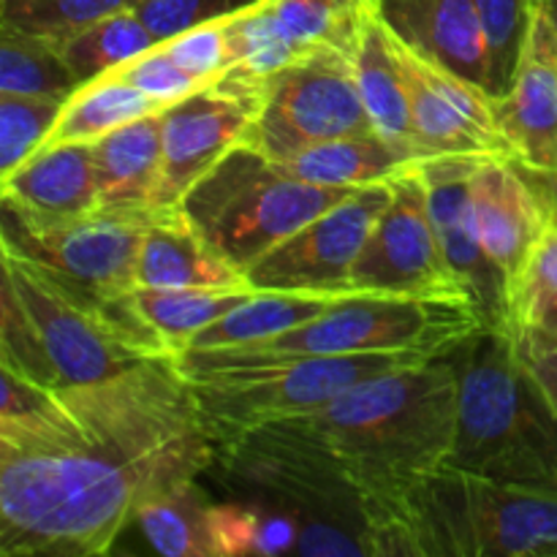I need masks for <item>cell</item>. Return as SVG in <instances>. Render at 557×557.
<instances>
[{"instance_id":"cell-37","label":"cell","mask_w":557,"mask_h":557,"mask_svg":"<svg viewBox=\"0 0 557 557\" xmlns=\"http://www.w3.org/2000/svg\"><path fill=\"white\" fill-rule=\"evenodd\" d=\"M112 76L131 82L134 87H139L145 96H150L152 101H158L161 107H172V103L183 101L190 92L199 90L207 82H199L196 76H190L161 44H156L152 49L141 52L139 58L128 60V63L117 65L114 71H109Z\"/></svg>"},{"instance_id":"cell-5","label":"cell","mask_w":557,"mask_h":557,"mask_svg":"<svg viewBox=\"0 0 557 557\" xmlns=\"http://www.w3.org/2000/svg\"><path fill=\"white\" fill-rule=\"evenodd\" d=\"M424 359L433 357L392 351L264 357L228 348H188L174 362L190 381L199 408L223 444L277 419L315 411L370 375Z\"/></svg>"},{"instance_id":"cell-27","label":"cell","mask_w":557,"mask_h":557,"mask_svg":"<svg viewBox=\"0 0 557 557\" xmlns=\"http://www.w3.org/2000/svg\"><path fill=\"white\" fill-rule=\"evenodd\" d=\"M210 509L212 504L196 487V479H185L147 495L136 506L134 520L163 557H215Z\"/></svg>"},{"instance_id":"cell-41","label":"cell","mask_w":557,"mask_h":557,"mask_svg":"<svg viewBox=\"0 0 557 557\" xmlns=\"http://www.w3.org/2000/svg\"><path fill=\"white\" fill-rule=\"evenodd\" d=\"M531 5L536 14H542L557 30V0H531Z\"/></svg>"},{"instance_id":"cell-20","label":"cell","mask_w":557,"mask_h":557,"mask_svg":"<svg viewBox=\"0 0 557 557\" xmlns=\"http://www.w3.org/2000/svg\"><path fill=\"white\" fill-rule=\"evenodd\" d=\"M145 288H250L245 272L218 253L180 207L163 210L145 232L136 267ZM253 292V288H250Z\"/></svg>"},{"instance_id":"cell-25","label":"cell","mask_w":557,"mask_h":557,"mask_svg":"<svg viewBox=\"0 0 557 557\" xmlns=\"http://www.w3.org/2000/svg\"><path fill=\"white\" fill-rule=\"evenodd\" d=\"M341 297L292 292H253L248 299L228 310L221 321L207 326L190 341L188 348L212 351V348H243L292 332L324 313ZM185 348V351H188Z\"/></svg>"},{"instance_id":"cell-7","label":"cell","mask_w":557,"mask_h":557,"mask_svg":"<svg viewBox=\"0 0 557 557\" xmlns=\"http://www.w3.org/2000/svg\"><path fill=\"white\" fill-rule=\"evenodd\" d=\"M419 557H557V498L441 468L408 498Z\"/></svg>"},{"instance_id":"cell-33","label":"cell","mask_w":557,"mask_h":557,"mask_svg":"<svg viewBox=\"0 0 557 557\" xmlns=\"http://www.w3.org/2000/svg\"><path fill=\"white\" fill-rule=\"evenodd\" d=\"M490 49V96L500 98L515 82L533 22L531 0H473Z\"/></svg>"},{"instance_id":"cell-39","label":"cell","mask_w":557,"mask_h":557,"mask_svg":"<svg viewBox=\"0 0 557 557\" xmlns=\"http://www.w3.org/2000/svg\"><path fill=\"white\" fill-rule=\"evenodd\" d=\"M517 348H520L522 362L536 375L557 408V341L536 335V332H517Z\"/></svg>"},{"instance_id":"cell-1","label":"cell","mask_w":557,"mask_h":557,"mask_svg":"<svg viewBox=\"0 0 557 557\" xmlns=\"http://www.w3.org/2000/svg\"><path fill=\"white\" fill-rule=\"evenodd\" d=\"M0 555H103L136 506L196 479L221 438L174 357L47 389L0 364Z\"/></svg>"},{"instance_id":"cell-11","label":"cell","mask_w":557,"mask_h":557,"mask_svg":"<svg viewBox=\"0 0 557 557\" xmlns=\"http://www.w3.org/2000/svg\"><path fill=\"white\" fill-rule=\"evenodd\" d=\"M351 281L357 294L468 299L430 218L422 163L392 180V199L354 264Z\"/></svg>"},{"instance_id":"cell-13","label":"cell","mask_w":557,"mask_h":557,"mask_svg":"<svg viewBox=\"0 0 557 557\" xmlns=\"http://www.w3.org/2000/svg\"><path fill=\"white\" fill-rule=\"evenodd\" d=\"M264 98V76L232 65L163 112V166L158 207H180L185 194L239 145Z\"/></svg>"},{"instance_id":"cell-23","label":"cell","mask_w":557,"mask_h":557,"mask_svg":"<svg viewBox=\"0 0 557 557\" xmlns=\"http://www.w3.org/2000/svg\"><path fill=\"white\" fill-rule=\"evenodd\" d=\"M422 161L430 158L386 139L379 131H364V134L341 136L308 147L283 161L281 166L294 177L324 188H364V185L389 183Z\"/></svg>"},{"instance_id":"cell-24","label":"cell","mask_w":557,"mask_h":557,"mask_svg":"<svg viewBox=\"0 0 557 557\" xmlns=\"http://www.w3.org/2000/svg\"><path fill=\"white\" fill-rule=\"evenodd\" d=\"M403 71L408 85V107H411L413 131L424 150L438 156H506L509 145L500 136L479 128L471 117L460 112L441 87L430 79L424 60L400 41Z\"/></svg>"},{"instance_id":"cell-26","label":"cell","mask_w":557,"mask_h":557,"mask_svg":"<svg viewBox=\"0 0 557 557\" xmlns=\"http://www.w3.org/2000/svg\"><path fill=\"white\" fill-rule=\"evenodd\" d=\"M158 101L134 87L131 82L120 79V76H101L87 85H82L69 101L63 103L58 123H54L52 134L47 136L44 145H92L101 136L112 134V131L123 128V125L134 123V120L147 117V114L163 112Z\"/></svg>"},{"instance_id":"cell-19","label":"cell","mask_w":557,"mask_h":557,"mask_svg":"<svg viewBox=\"0 0 557 557\" xmlns=\"http://www.w3.org/2000/svg\"><path fill=\"white\" fill-rule=\"evenodd\" d=\"M3 207L30 221H69L98 207L92 145H41L20 169L0 177Z\"/></svg>"},{"instance_id":"cell-38","label":"cell","mask_w":557,"mask_h":557,"mask_svg":"<svg viewBox=\"0 0 557 557\" xmlns=\"http://www.w3.org/2000/svg\"><path fill=\"white\" fill-rule=\"evenodd\" d=\"M261 0H141L136 14L145 22L147 30L156 36V41L180 36V33L199 27L205 22L226 20L243 11L253 9Z\"/></svg>"},{"instance_id":"cell-2","label":"cell","mask_w":557,"mask_h":557,"mask_svg":"<svg viewBox=\"0 0 557 557\" xmlns=\"http://www.w3.org/2000/svg\"><path fill=\"white\" fill-rule=\"evenodd\" d=\"M460 381L449 351L370 375L315 411L264 424L341 471L379 515L384 555L413 553L408 498L449 466Z\"/></svg>"},{"instance_id":"cell-32","label":"cell","mask_w":557,"mask_h":557,"mask_svg":"<svg viewBox=\"0 0 557 557\" xmlns=\"http://www.w3.org/2000/svg\"><path fill=\"white\" fill-rule=\"evenodd\" d=\"M139 3L141 0H0V25L60 41L92 22L120 11H136Z\"/></svg>"},{"instance_id":"cell-17","label":"cell","mask_w":557,"mask_h":557,"mask_svg":"<svg viewBox=\"0 0 557 557\" xmlns=\"http://www.w3.org/2000/svg\"><path fill=\"white\" fill-rule=\"evenodd\" d=\"M493 107L511 158L531 172L557 174V30L536 11L515 82Z\"/></svg>"},{"instance_id":"cell-42","label":"cell","mask_w":557,"mask_h":557,"mask_svg":"<svg viewBox=\"0 0 557 557\" xmlns=\"http://www.w3.org/2000/svg\"><path fill=\"white\" fill-rule=\"evenodd\" d=\"M555 223H557V221H555Z\"/></svg>"},{"instance_id":"cell-40","label":"cell","mask_w":557,"mask_h":557,"mask_svg":"<svg viewBox=\"0 0 557 557\" xmlns=\"http://www.w3.org/2000/svg\"><path fill=\"white\" fill-rule=\"evenodd\" d=\"M522 169H525V166H522ZM525 172L531 174L533 183L542 188L544 199L549 201V207H553V212H555V221H557V174H539V172H531V169H525Z\"/></svg>"},{"instance_id":"cell-34","label":"cell","mask_w":557,"mask_h":557,"mask_svg":"<svg viewBox=\"0 0 557 557\" xmlns=\"http://www.w3.org/2000/svg\"><path fill=\"white\" fill-rule=\"evenodd\" d=\"M511 308L517 332H536L557 341V223L549 226L517 277Z\"/></svg>"},{"instance_id":"cell-35","label":"cell","mask_w":557,"mask_h":557,"mask_svg":"<svg viewBox=\"0 0 557 557\" xmlns=\"http://www.w3.org/2000/svg\"><path fill=\"white\" fill-rule=\"evenodd\" d=\"M63 103L49 98L0 96V177L20 169L47 141Z\"/></svg>"},{"instance_id":"cell-31","label":"cell","mask_w":557,"mask_h":557,"mask_svg":"<svg viewBox=\"0 0 557 557\" xmlns=\"http://www.w3.org/2000/svg\"><path fill=\"white\" fill-rule=\"evenodd\" d=\"M156 44V36L147 30L136 11H120V14L92 22V25L60 38L58 47L79 85H87V82L107 76L117 65L139 58Z\"/></svg>"},{"instance_id":"cell-14","label":"cell","mask_w":557,"mask_h":557,"mask_svg":"<svg viewBox=\"0 0 557 557\" xmlns=\"http://www.w3.org/2000/svg\"><path fill=\"white\" fill-rule=\"evenodd\" d=\"M373 0H261L232 20L234 65L270 76L321 49L354 52Z\"/></svg>"},{"instance_id":"cell-36","label":"cell","mask_w":557,"mask_h":557,"mask_svg":"<svg viewBox=\"0 0 557 557\" xmlns=\"http://www.w3.org/2000/svg\"><path fill=\"white\" fill-rule=\"evenodd\" d=\"M234 16L226 20L205 22L199 27L180 33V36L166 38L161 47L188 71L199 82H212L221 74H226L234 65V49H232V27Z\"/></svg>"},{"instance_id":"cell-12","label":"cell","mask_w":557,"mask_h":557,"mask_svg":"<svg viewBox=\"0 0 557 557\" xmlns=\"http://www.w3.org/2000/svg\"><path fill=\"white\" fill-rule=\"evenodd\" d=\"M389 199L392 180L357 188L253 261L245 270V281L253 292L351 297L357 294L351 281L354 264Z\"/></svg>"},{"instance_id":"cell-9","label":"cell","mask_w":557,"mask_h":557,"mask_svg":"<svg viewBox=\"0 0 557 557\" xmlns=\"http://www.w3.org/2000/svg\"><path fill=\"white\" fill-rule=\"evenodd\" d=\"M375 131L354 69V52L321 49L264 76V98L245 145L283 163L308 147Z\"/></svg>"},{"instance_id":"cell-16","label":"cell","mask_w":557,"mask_h":557,"mask_svg":"<svg viewBox=\"0 0 557 557\" xmlns=\"http://www.w3.org/2000/svg\"><path fill=\"white\" fill-rule=\"evenodd\" d=\"M471 221L479 243L509 277L515 294L517 277L555 223L542 188L515 158L484 156L471 177Z\"/></svg>"},{"instance_id":"cell-6","label":"cell","mask_w":557,"mask_h":557,"mask_svg":"<svg viewBox=\"0 0 557 557\" xmlns=\"http://www.w3.org/2000/svg\"><path fill=\"white\" fill-rule=\"evenodd\" d=\"M354 190L305 183L239 141L185 194L180 210L218 253L245 272Z\"/></svg>"},{"instance_id":"cell-30","label":"cell","mask_w":557,"mask_h":557,"mask_svg":"<svg viewBox=\"0 0 557 557\" xmlns=\"http://www.w3.org/2000/svg\"><path fill=\"white\" fill-rule=\"evenodd\" d=\"M210 533L215 557L283 555L299 542V520L267 500L256 504H212Z\"/></svg>"},{"instance_id":"cell-8","label":"cell","mask_w":557,"mask_h":557,"mask_svg":"<svg viewBox=\"0 0 557 557\" xmlns=\"http://www.w3.org/2000/svg\"><path fill=\"white\" fill-rule=\"evenodd\" d=\"M482 315L468 299H417L351 294L292 332L228 351L264 357L308 354H422L441 357L482 330Z\"/></svg>"},{"instance_id":"cell-3","label":"cell","mask_w":557,"mask_h":557,"mask_svg":"<svg viewBox=\"0 0 557 557\" xmlns=\"http://www.w3.org/2000/svg\"><path fill=\"white\" fill-rule=\"evenodd\" d=\"M161 357L174 354L139 313L134 292L107 297L3 250L0 364L65 389Z\"/></svg>"},{"instance_id":"cell-4","label":"cell","mask_w":557,"mask_h":557,"mask_svg":"<svg viewBox=\"0 0 557 557\" xmlns=\"http://www.w3.org/2000/svg\"><path fill=\"white\" fill-rule=\"evenodd\" d=\"M460 381L449 468L557 498V408L517 335L482 326L449 351Z\"/></svg>"},{"instance_id":"cell-15","label":"cell","mask_w":557,"mask_h":557,"mask_svg":"<svg viewBox=\"0 0 557 557\" xmlns=\"http://www.w3.org/2000/svg\"><path fill=\"white\" fill-rule=\"evenodd\" d=\"M484 156H438L422 161L430 218L446 261L487 330L517 335L511 283L479 243L471 221V177Z\"/></svg>"},{"instance_id":"cell-29","label":"cell","mask_w":557,"mask_h":557,"mask_svg":"<svg viewBox=\"0 0 557 557\" xmlns=\"http://www.w3.org/2000/svg\"><path fill=\"white\" fill-rule=\"evenodd\" d=\"M79 87L58 41L0 25V96L65 103Z\"/></svg>"},{"instance_id":"cell-10","label":"cell","mask_w":557,"mask_h":557,"mask_svg":"<svg viewBox=\"0 0 557 557\" xmlns=\"http://www.w3.org/2000/svg\"><path fill=\"white\" fill-rule=\"evenodd\" d=\"M163 210H109L69 221H30L3 207V250L47 267L107 297L136 292V267L145 232Z\"/></svg>"},{"instance_id":"cell-21","label":"cell","mask_w":557,"mask_h":557,"mask_svg":"<svg viewBox=\"0 0 557 557\" xmlns=\"http://www.w3.org/2000/svg\"><path fill=\"white\" fill-rule=\"evenodd\" d=\"M163 112L147 114L92 141L98 207H109V210L158 207L163 166Z\"/></svg>"},{"instance_id":"cell-22","label":"cell","mask_w":557,"mask_h":557,"mask_svg":"<svg viewBox=\"0 0 557 557\" xmlns=\"http://www.w3.org/2000/svg\"><path fill=\"white\" fill-rule=\"evenodd\" d=\"M354 69H357L359 96H362L373 128L397 145H406L422 152L424 158H433L419 145L417 131H413L400 41L375 16V11H370L362 33H359L357 49H354Z\"/></svg>"},{"instance_id":"cell-18","label":"cell","mask_w":557,"mask_h":557,"mask_svg":"<svg viewBox=\"0 0 557 557\" xmlns=\"http://www.w3.org/2000/svg\"><path fill=\"white\" fill-rule=\"evenodd\" d=\"M373 11L419 58L490 92V49L473 0H373Z\"/></svg>"},{"instance_id":"cell-28","label":"cell","mask_w":557,"mask_h":557,"mask_svg":"<svg viewBox=\"0 0 557 557\" xmlns=\"http://www.w3.org/2000/svg\"><path fill=\"white\" fill-rule=\"evenodd\" d=\"M250 288H145L134 292V302L147 324L163 337L177 357L199 332L221 321L228 310L250 297Z\"/></svg>"}]
</instances>
